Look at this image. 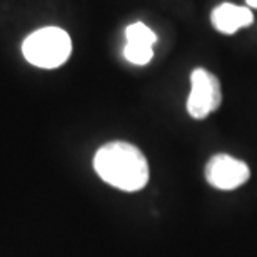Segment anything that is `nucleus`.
I'll return each instance as SVG.
<instances>
[{
  "label": "nucleus",
  "mask_w": 257,
  "mask_h": 257,
  "mask_svg": "<svg viewBox=\"0 0 257 257\" xmlns=\"http://www.w3.org/2000/svg\"><path fill=\"white\" fill-rule=\"evenodd\" d=\"M94 169L104 182L124 192H137L149 182V164L141 149L115 141L102 146L94 157Z\"/></svg>",
  "instance_id": "obj_1"
},
{
  "label": "nucleus",
  "mask_w": 257,
  "mask_h": 257,
  "mask_svg": "<svg viewBox=\"0 0 257 257\" xmlns=\"http://www.w3.org/2000/svg\"><path fill=\"white\" fill-rule=\"evenodd\" d=\"M22 52L32 65L40 69H55L70 57L72 40L62 29L44 27L24 40Z\"/></svg>",
  "instance_id": "obj_2"
},
{
  "label": "nucleus",
  "mask_w": 257,
  "mask_h": 257,
  "mask_svg": "<svg viewBox=\"0 0 257 257\" xmlns=\"http://www.w3.org/2000/svg\"><path fill=\"white\" fill-rule=\"evenodd\" d=\"M191 94L187 99V112L194 119H205L219 109L222 102L220 82L212 72L195 69L191 75Z\"/></svg>",
  "instance_id": "obj_3"
},
{
  "label": "nucleus",
  "mask_w": 257,
  "mask_h": 257,
  "mask_svg": "<svg viewBox=\"0 0 257 257\" xmlns=\"http://www.w3.org/2000/svg\"><path fill=\"white\" fill-rule=\"evenodd\" d=\"M250 171L244 161L229 154H217L210 157L205 166V181L219 191H234L249 181Z\"/></svg>",
  "instance_id": "obj_4"
},
{
  "label": "nucleus",
  "mask_w": 257,
  "mask_h": 257,
  "mask_svg": "<svg viewBox=\"0 0 257 257\" xmlns=\"http://www.w3.org/2000/svg\"><path fill=\"white\" fill-rule=\"evenodd\" d=\"M254 14L249 7H240L234 4H220L210 14V22L214 29L220 34H235L240 27H247L252 24Z\"/></svg>",
  "instance_id": "obj_5"
},
{
  "label": "nucleus",
  "mask_w": 257,
  "mask_h": 257,
  "mask_svg": "<svg viewBox=\"0 0 257 257\" xmlns=\"http://www.w3.org/2000/svg\"><path fill=\"white\" fill-rule=\"evenodd\" d=\"M124 57L131 64L136 65H146L152 60L154 50L152 45L147 44H139V42H127L124 47Z\"/></svg>",
  "instance_id": "obj_6"
},
{
  "label": "nucleus",
  "mask_w": 257,
  "mask_h": 257,
  "mask_svg": "<svg viewBox=\"0 0 257 257\" xmlns=\"http://www.w3.org/2000/svg\"><path fill=\"white\" fill-rule=\"evenodd\" d=\"M125 37H127V42H139V44H147V45H154L157 42V35L142 22H136V24L128 25L125 29Z\"/></svg>",
  "instance_id": "obj_7"
},
{
  "label": "nucleus",
  "mask_w": 257,
  "mask_h": 257,
  "mask_svg": "<svg viewBox=\"0 0 257 257\" xmlns=\"http://www.w3.org/2000/svg\"><path fill=\"white\" fill-rule=\"evenodd\" d=\"M247 5H249V7L257 9V0H247Z\"/></svg>",
  "instance_id": "obj_8"
}]
</instances>
